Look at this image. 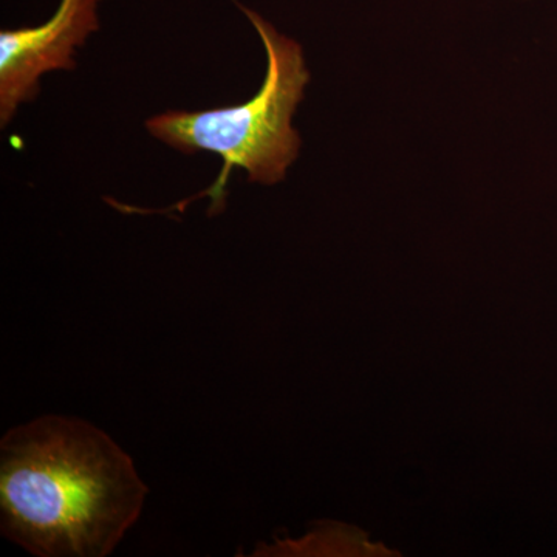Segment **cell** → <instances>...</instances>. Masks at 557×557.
Segmentation results:
<instances>
[{
	"label": "cell",
	"instance_id": "cell-2",
	"mask_svg": "<svg viewBox=\"0 0 557 557\" xmlns=\"http://www.w3.org/2000/svg\"><path fill=\"white\" fill-rule=\"evenodd\" d=\"M259 33L269 58L267 76L256 97L236 106L201 112H166L146 121L150 134L183 153L212 152L222 157L209 214L222 211L223 193L234 168L247 171L249 182L274 185L298 157L300 138L292 119L304 97L309 70L296 40L285 38L273 25L239 5Z\"/></svg>",
	"mask_w": 557,
	"mask_h": 557
},
{
	"label": "cell",
	"instance_id": "cell-3",
	"mask_svg": "<svg viewBox=\"0 0 557 557\" xmlns=\"http://www.w3.org/2000/svg\"><path fill=\"white\" fill-rule=\"evenodd\" d=\"M98 3L100 0H61L57 13L40 27L0 33L2 126L21 104L35 100L44 73L75 69L76 47L98 30Z\"/></svg>",
	"mask_w": 557,
	"mask_h": 557
},
{
	"label": "cell",
	"instance_id": "cell-1",
	"mask_svg": "<svg viewBox=\"0 0 557 557\" xmlns=\"http://www.w3.org/2000/svg\"><path fill=\"white\" fill-rule=\"evenodd\" d=\"M148 491L129 454L81 418L39 417L0 442V530L33 556L112 555Z\"/></svg>",
	"mask_w": 557,
	"mask_h": 557
}]
</instances>
